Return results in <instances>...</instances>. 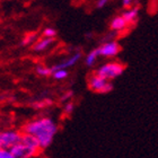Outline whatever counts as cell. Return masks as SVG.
I'll use <instances>...</instances> for the list:
<instances>
[{"mask_svg":"<svg viewBox=\"0 0 158 158\" xmlns=\"http://www.w3.org/2000/svg\"><path fill=\"white\" fill-rule=\"evenodd\" d=\"M122 3H123L124 8H131L133 0H122Z\"/></svg>","mask_w":158,"mask_h":158,"instance_id":"cell-21","label":"cell"},{"mask_svg":"<svg viewBox=\"0 0 158 158\" xmlns=\"http://www.w3.org/2000/svg\"><path fill=\"white\" fill-rule=\"evenodd\" d=\"M80 58H81V53L77 52V53H75L73 56H69L68 59L63 60V61H61L60 63H56V66H53L52 68H51V70H52V71H54V70H60V69L67 70L68 68H70V67L75 66L79 60H80Z\"/></svg>","mask_w":158,"mask_h":158,"instance_id":"cell-7","label":"cell"},{"mask_svg":"<svg viewBox=\"0 0 158 158\" xmlns=\"http://www.w3.org/2000/svg\"><path fill=\"white\" fill-rule=\"evenodd\" d=\"M107 1H109V0H97V2H96V7H97V8H103V7L107 3Z\"/></svg>","mask_w":158,"mask_h":158,"instance_id":"cell-20","label":"cell"},{"mask_svg":"<svg viewBox=\"0 0 158 158\" xmlns=\"http://www.w3.org/2000/svg\"><path fill=\"white\" fill-rule=\"evenodd\" d=\"M0 158H15L9 149H0Z\"/></svg>","mask_w":158,"mask_h":158,"instance_id":"cell-18","label":"cell"},{"mask_svg":"<svg viewBox=\"0 0 158 158\" xmlns=\"http://www.w3.org/2000/svg\"><path fill=\"white\" fill-rule=\"evenodd\" d=\"M53 42H54V40L53 39H46V37H43V39L39 40V41L35 42L33 49H34V51H36V52H43V51H45L48 48H50Z\"/></svg>","mask_w":158,"mask_h":158,"instance_id":"cell-9","label":"cell"},{"mask_svg":"<svg viewBox=\"0 0 158 158\" xmlns=\"http://www.w3.org/2000/svg\"><path fill=\"white\" fill-rule=\"evenodd\" d=\"M125 67L122 63L118 62H110L103 64L102 67H99L95 75H97L101 78L105 79L107 81L112 80V79L118 78V76H121L123 71H124Z\"/></svg>","mask_w":158,"mask_h":158,"instance_id":"cell-2","label":"cell"},{"mask_svg":"<svg viewBox=\"0 0 158 158\" xmlns=\"http://www.w3.org/2000/svg\"><path fill=\"white\" fill-rule=\"evenodd\" d=\"M36 73L41 77H48L50 75H52V70H51V68H48L45 66H39L36 68Z\"/></svg>","mask_w":158,"mask_h":158,"instance_id":"cell-13","label":"cell"},{"mask_svg":"<svg viewBox=\"0 0 158 158\" xmlns=\"http://www.w3.org/2000/svg\"><path fill=\"white\" fill-rule=\"evenodd\" d=\"M71 97H73V92H68L62 96L61 101H62V102H69V99L71 98Z\"/></svg>","mask_w":158,"mask_h":158,"instance_id":"cell-19","label":"cell"},{"mask_svg":"<svg viewBox=\"0 0 158 158\" xmlns=\"http://www.w3.org/2000/svg\"><path fill=\"white\" fill-rule=\"evenodd\" d=\"M52 76L56 80H62V79H66L68 77V71L64 69L54 70V71H52Z\"/></svg>","mask_w":158,"mask_h":158,"instance_id":"cell-14","label":"cell"},{"mask_svg":"<svg viewBox=\"0 0 158 158\" xmlns=\"http://www.w3.org/2000/svg\"><path fill=\"white\" fill-rule=\"evenodd\" d=\"M20 142H23L24 145L28 146L30 148L34 149V150H36V152H40V149H41V148H40L39 141H37L36 139L34 138L33 135H26V133H23Z\"/></svg>","mask_w":158,"mask_h":158,"instance_id":"cell-10","label":"cell"},{"mask_svg":"<svg viewBox=\"0 0 158 158\" xmlns=\"http://www.w3.org/2000/svg\"><path fill=\"white\" fill-rule=\"evenodd\" d=\"M73 110H75V104L69 101V102L66 103V105L63 107V113L67 114V115H70V114L73 112Z\"/></svg>","mask_w":158,"mask_h":158,"instance_id":"cell-16","label":"cell"},{"mask_svg":"<svg viewBox=\"0 0 158 158\" xmlns=\"http://www.w3.org/2000/svg\"><path fill=\"white\" fill-rule=\"evenodd\" d=\"M97 58H98V51H97V49L90 51V52L87 54V56H86V59H85L86 66H88V67L94 66Z\"/></svg>","mask_w":158,"mask_h":158,"instance_id":"cell-12","label":"cell"},{"mask_svg":"<svg viewBox=\"0 0 158 158\" xmlns=\"http://www.w3.org/2000/svg\"><path fill=\"white\" fill-rule=\"evenodd\" d=\"M138 16H139V7H133V8H130L129 10L124 11L121 17L127 22V24H132L133 22H137Z\"/></svg>","mask_w":158,"mask_h":158,"instance_id":"cell-8","label":"cell"},{"mask_svg":"<svg viewBox=\"0 0 158 158\" xmlns=\"http://www.w3.org/2000/svg\"><path fill=\"white\" fill-rule=\"evenodd\" d=\"M9 150L15 158H33L39 152L36 150H34V149L30 148L28 146L24 145L23 142H19V143L15 145Z\"/></svg>","mask_w":158,"mask_h":158,"instance_id":"cell-5","label":"cell"},{"mask_svg":"<svg viewBox=\"0 0 158 158\" xmlns=\"http://www.w3.org/2000/svg\"><path fill=\"white\" fill-rule=\"evenodd\" d=\"M0 149H1V147H0Z\"/></svg>","mask_w":158,"mask_h":158,"instance_id":"cell-22","label":"cell"},{"mask_svg":"<svg viewBox=\"0 0 158 158\" xmlns=\"http://www.w3.org/2000/svg\"><path fill=\"white\" fill-rule=\"evenodd\" d=\"M121 50H122L121 45L118 42H115V41L106 42L104 44H102L99 48H97L98 56H105V58H111V56H118Z\"/></svg>","mask_w":158,"mask_h":158,"instance_id":"cell-6","label":"cell"},{"mask_svg":"<svg viewBox=\"0 0 158 158\" xmlns=\"http://www.w3.org/2000/svg\"><path fill=\"white\" fill-rule=\"evenodd\" d=\"M88 87L90 90L99 94H107L113 90V84L105 79L101 78L97 75H93L88 80Z\"/></svg>","mask_w":158,"mask_h":158,"instance_id":"cell-4","label":"cell"},{"mask_svg":"<svg viewBox=\"0 0 158 158\" xmlns=\"http://www.w3.org/2000/svg\"><path fill=\"white\" fill-rule=\"evenodd\" d=\"M56 35V31L52 27H46L45 30L43 31V36L46 39H54V36Z\"/></svg>","mask_w":158,"mask_h":158,"instance_id":"cell-15","label":"cell"},{"mask_svg":"<svg viewBox=\"0 0 158 158\" xmlns=\"http://www.w3.org/2000/svg\"><path fill=\"white\" fill-rule=\"evenodd\" d=\"M127 22H125L123 18H122L121 16H118V17H115L114 19L111 22V28H112L113 31H122V30H124L125 27H127Z\"/></svg>","mask_w":158,"mask_h":158,"instance_id":"cell-11","label":"cell"},{"mask_svg":"<svg viewBox=\"0 0 158 158\" xmlns=\"http://www.w3.org/2000/svg\"><path fill=\"white\" fill-rule=\"evenodd\" d=\"M24 133L33 135L39 141L40 148L44 149L51 146L53 139L58 133V124L52 118L41 116L34 118L24 125Z\"/></svg>","mask_w":158,"mask_h":158,"instance_id":"cell-1","label":"cell"},{"mask_svg":"<svg viewBox=\"0 0 158 158\" xmlns=\"http://www.w3.org/2000/svg\"><path fill=\"white\" fill-rule=\"evenodd\" d=\"M23 133L17 130H3L0 131V147L1 149H10L19 143Z\"/></svg>","mask_w":158,"mask_h":158,"instance_id":"cell-3","label":"cell"},{"mask_svg":"<svg viewBox=\"0 0 158 158\" xmlns=\"http://www.w3.org/2000/svg\"><path fill=\"white\" fill-rule=\"evenodd\" d=\"M35 39H36V34H27L26 36L24 37L23 40V43L26 45V44H31V43H33L34 41H35Z\"/></svg>","mask_w":158,"mask_h":158,"instance_id":"cell-17","label":"cell"}]
</instances>
